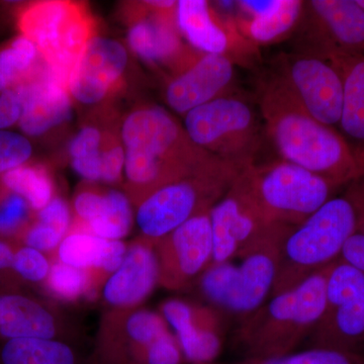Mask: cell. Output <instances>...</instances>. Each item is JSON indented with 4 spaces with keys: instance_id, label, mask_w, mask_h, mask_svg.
<instances>
[{
    "instance_id": "cell-1",
    "label": "cell",
    "mask_w": 364,
    "mask_h": 364,
    "mask_svg": "<svg viewBox=\"0 0 364 364\" xmlns=\"http://www.w3.org/2000/svg\"><path fill=\"white\" fill-rule=\"evenodd\" d=\"M258 93L264 132L280 159L336 186L363 178L355 150L343 135L311 117L274 73L262 81Z\"/></svg>"
},
{
    "instance_id": "cell-2",
    "label": "cell",
    "mask_w": 364,
    "mask_h": 364,
    "mask_svg": "<svg viewBox=\"0 0 364 364\" xmlns=\"http://www.w3.org/2000/svg\"><path fill=\"white\" fill-rule=\"evenodd\" d=\"M119 135L124 176L135 203L165 184L225 163L193 144L183 127L157 105L132 111L124 117Z\"/></svg>"
},
{
    "instance_id": "cell-3",
    "label": "cell",
    "mask_w": 364,
    "mask_h": 364,
    "mask_svg": "<svg viewBox=\"0 0 364 364\" xmlns=\"http://www.w3.org/2000/svg\"><path fill=\"white\" fill-rule=\"evenodd\" d=\"M359 218L360 198L354 188L347 195L330 198L294 227L280 245L273 294L296 287L337 261L345 242L358 230Z\"/></svg>"
},
{
    "instance_id": "cell-4",
    "label": "cell",
    "mask_w": 364,
    "mask_h": 364,
    "mask_svg": "<svg viewBox=\"0 0 364 364\" xmlns=\"http://www.w3.org/2000/svg\"><path fill=\"white\" fill-rule=\"evenodd\" d=\"M332 264L296 287L273 294L250 316L240 332L248 358L293 353L309 330L317 327L326 310V287Z\"/></svg>"
},
{
    "instance_id": "cell-5",
    "label": "cell",
    "mask_w": 364,
    "mask_h": 364,
    "mask_svg": "<svg viewBox=\"0 0 364 364\" xmlns=\"http://www.w3.org/2000/svg\"><path fill=\"white\" fill-rule=\"evenodd\" d=\"M16 26L37 47L54 77L68 90L72 72L97 36V23L88 6L66 0L32 2L18 9Z\"/></svg>"
},
{
    "instance_id": "cell-6",
    "label": "cell",
    "mask_w": 364,
    "mask_h": 364,
    "mask_svg": "<svg viewBox=\"0 0 364 364\" xmlns=\"http://www.w3.org/2000/svg\"><path fill=\"white\" fill-rule=\"evenodd\" d=\"M183 128L198 147L241 171L255 164L264 130L252 102L234 93L188 112Z\"/></svg>"
},
{
    "instance_id": "cell-7",
    "label": "cell",
    "mask_w": 364,
    "mask_h": 364,
    "mask_svg": "<svg viewBox=\"0 0 364 364\" xmlns=\"http://www.w3.org/2000/svg\"><path fill=\"white\" fill-rule=\"evenodd\" d=\"M241 172L223 163L153 191L139 203L136 215L146 240L155 244L191 218L210 210Z\"/></svg>"
},
{
    "instance_id": "cell-8",
    "label": "cell",
    "mask_w": 364,
    "mask_h": 364,
    "mask_svg": "<svg viewBox=\"0 0 364 364\" xmlns=\"http://www.w3.org/2000/svg\"><path fill=\"white\" fill-rule=\"evenodd\" d=\"M212 264L230 262L257 249L284 240L293 228L275 224L262 212L251 188L246 169L210 210Z\"/></svg>"
},
{
    "instance_id": "cell-9",
    "label": "cell",
    "mask_w": 364,
    "mask_h": 364,
    "mask_svg": "<svg viewBox=\"0 0 364 364\" xmlns=\"http://www.w3.org/2000/svg\"><path fill=\"white\" fill-rule=\"evenodd\" d=\"M258 205L270 221L294 228L325 205L338 186L294 163L279 159L246 169Z\"/></svg>"
},
{
    "instance_id": "cell-10",
    "label": "cell",
    "mask_w": 364,
    "mask_h": 364,
    "mask_svg": "<svg viewBox=\"0 0 364 364\" xmlns=\"http://www.w3.org/2000/svg\"><path fill=\"white\" fill-rule=\"evenodd\" d=\"M282 242L243 256L239 265L210 264L200 277L203 296L227 312L252 315L273 291Z\"/></svg>"
},
{
    "instance_id": "cell-11",
    "label": "cell",
    "mask_w": 364,
    "mask_h": 364,
    "mask_svg": "<svg viewBox=\"0 0 364 364\" xmlns=\"http://www.w3.org/2000/svg\"><path fill=\"white\" fill-rule=\"evenodd\" d=\"M314 347L359 353L364 344V273L341 260L328 274L324 316Z\"/></svg>"
},
{
    "instance_id": "cell-12",
    "label": "cell",
    "mask_w": 364,
    "mask_h": 364,
    "mask_svg": "<svg viewBox=\"0 0 364 364\" xmlns=\"http://www.w3.org/2000/svg\"><path fill=\"white\" fill-rule=\"evenodd\" d=\"M273 73L311 117L336 128L343 107V77L332 60L311 54L282 55Z\"/></svg>"
},
{
    "instance_id": "cell-13",
    "label": "cell",
    "mask_w": 364,
    "mask_h": 364,
    "mask_svg": "<svg viewBox=\"0 0 364 364\" xmlns=\"http://www.w3.org/2000/svg\"><path fill=\"white\" fill-rule=\"evenodd\" d=\"M159 263V282L181 289L213 262L210 210L200 213L154 244Z\"/></svg>"
},
{
    "instance_id": "cell-14",
    "label": "cell",
    "mask_w": 364,
    "mask_h": 364,
    "mask_svg": "<svg viewBox=\"0 0 364 364\" xmlns=\"http://www.w3.org/2000/svg\"><path fill=\"white\" fill-rule=\"evenodd\" d=\"M304 13L310 20L305 53L327 59L364 55V11L356 0H312Z\"/></svg>"
},
{
    "instance_id": "cell-15",
    "label": "cell",
    "mask_w": 364,
    "mask_h": 364,
    "mask_svg": "<svg viewBox=\"0 0 364 364\" xmlns=\"http://www.w3.org/2000/svg\"><path fill=\"white\" fill-rule=\"evenodd\" d=\"M177 1H144L130 18L128 43L145 61L188 68L198 59L184 56L176 25Z\"/></svg>"
},
{
    "instance_id": "cell-16",
    "label": "cell",
    "mask_w": 364,
    "mask_h": 364,
    "mask_svg": "<svg viewBox=\"0 0 364 364\" xmlns=\"http://www.w3.org/2000/svg\"><path fill=\"white\" fill-rule=\"evenodd\" d=\"M128 64V51L121 43L95 36L71 73L69 95L85 105L104 102L121 88Z\"/></svg>"
},
{
    "instance_id": "cell-17",
    "label": "cell",
    "mask_w": 364,
    "mask_h": 364,
    "mask_svg": "<svg viewBox=\"0 0 364 364\" xmlns=\"http://www.w3.org/2000/svg\"><path fill=\"white\" fill-rule=\"evenodd\" d=\"M235 63L225 55L202 54L172 78L165 91L167 105L186 116L200 105L230 93Z\"/></svg>"
},
{
    "instance_id": "cell-18",
    "label": "cell",
    "mask_w": 364,
    "mask_h": 364,
    "mask_svg": "<svg viewBox=\"0 0 364 364\" xmlns=\"http://www.w3.org/2000/svg\"><path fill=\"white\" fill-rule=\"evenodd\" d=\"M16 90L21 100L18 124L26 138H42L70 121L72 98L49 67Z\"/></svg>"
},
{
    "instance_id": "cell-19",
    "label": "cell",
    "mask_w": 364,
    "mask_h": 364,
    "mask_svg": "<svg viewBox=\"0 0 364 364\" xmlns=\"http://www.w3.org/2000/svg\"><path fill=\"white\" fill-rule=\"evenodd\" d=\"M161 315L173 329L186 361L214 363L223 346L219 322L214 314L181 299H169L163 304Z\"/></svg>"
},
{
    "instance_id": "cell-20",
    "label": "cell",
    "mask_w": 364,
    "mask_h": 364,
    "mask_svg": "<svg viewBox=\"0 0 364 364\" xmlns=\"http://www.w3.org/2000/svg\"><path fill=\"white\" fill-rule=\"evenodd\" d=\"M159 282V263L155 245L146 240L132 244L121 267L109 275L104 299L117 308H131L142 303Z\"/></svg>"
},
{
    "instance_id": "cell-21",
    "label": "cell",
    "mask_w": 364,
    "mask_h": 364,
    "mask_svg": "<svg viewBox=\"0 0 364 364\" xmlns=\"http://www.w3.org/2000/svg\"><path fill=\"white\" fill-rule=\"evenodd\" d=\"M73 210L83 232L105 240L121 241L133 226L130 198L116 189L81 188L74 196Z\"/></svg>"
},
{
    "instance_id": "cell-22",
    "label": "cell",
    "mask_w": 364,
    "mask_h": 364,
    "mask_svg": "<svg viewBox=\"0 0 364 364\" xmlns=\"http://www.w3.org/2000/svg\"><path fill=\"white\" fill-rule=\"evenodd\" d=\"M176 16L179 33L193 48L203 54L225 55L230 58L235 28L219 20L210 2L179 0Z\"/></svg>"
},
{
    "instance_id": "cell-23",
    "label": "cell",
    "mask_w": 364,
    "mask_h": 364,
    "mask_svg": "<svg viewBox=\"0 0 364 364\" xmlns=\"http://www.w3.org/2000/svg\"><path fill=\"white\" fill-rule=\"evenodd\" d=\"M57 321L37 299L16 291L0 293V338L54 339Z\"/></svg>"
},
{
    "instance_id": "cell-24",
    "label": "cell",
    "mask_w": 364,
    "mask_h": 364,
    "mask_svg": "<svg viewBox=\"0 0 364 364\" xmlns=\"http://www.w3.org/2000/svg\"><path fill=\"white\" fill-rule=\"evenodd\" d=\"M128 247L123 241L100 238L87 232L67 235L58 247L60 262L79 269L100 270L112 274L121 267Z\"/></svg>"
},
{
    "instance_id": "cell-25",
    "label": "cell",
    "mask_w": 364,
    "mask_h": 364,
    "mask_svg": "<svg viewBox=\"0 0 364 364\" xmlns=\"http://www.w3.org/2000/svg\"><path fill=\"white\" fill-rule=\"evenodd\" d=\"M343 77V107L339 127L345 139L364 148V55L331 58Z\"/></svg>"
},
{
    "instance_id": "cell-26",
    "label": "cell",
    "mask_w": 364,
    "mask_h": 364,
    "mask_svg": "<svg viewBox=\"0 0 364 364\" xmlns=\"http://www.w3.org/2000/svg\"><path fill=\"white\" fill-rule=\"evenodd\" d=\"M305 1L279 0L277 6L257 18L241 23V30L251 43L265 45L291 33L303 18Z\"/></svg>"
},
{
    "instance_id": "cell-27",
    "label": "cell",
    "mask_w": 364,
    "mask_h": 364,
    "mask_svg": "<svg viewBox=\"0 0 364 364\" xmlns=\"http://www.w3.org/2000/svg\"><path fill=\"white\" fill-rule=\"evenodd\" d=\"M0 364H77L70 346L56 339L6 340L0 347Z\"/></svg>"
},
{
    "instance_id": "cell-28",
    "label": "cell",
    "mask_w": 364,
    "mask_h": 364,
    "mask_svg": "<svg viewBox=\"0 0 364 364\" xmlns=\"http://www.w3.org/2000/svg\"><path fill=\"white\" fill-rule=\"evenodd\" d=\"M0 186L21 196L33 213L44 208L54 196V181L49 170L31 161L11 169L0 177Z\"/></svg>"
},
{
    "instance_id": "cell-29",
    "label": "cell",
    "mask_w": 364,
    "mask_h": 364,
    "mask_svg": "<svg viewBox=\"0 0 364 364\" xmlns=\"http://www.w3.org/2000/svg\"><path fill=\"white\" fill-rule=\"evenodd\" d=\"M46 66L37 47L23 36L0 48V74L11 87L32 80Z\"/></svg>"
},
{
    "instance_id": "cell-30",
    "label": "cell",
    "mask_w": 364,
    "mask_h": 364,
    "mask_svg": "<svg viewBox=\"0 0 364 364\" xmlns=\"http://www.w3.org/2000/svg\"><path fill=\"white\" fill-rule=\"evenodd\" d=\"M124 328L128 346L119 364H134L150 344L169 331L162 315L148 310L136 311L129 315Z\"/></svg>"
},
{
    "instance_id": "cell-31",
    "label": "cell",
    "mask_w": 364,
    "mask_h": 364,
    "mask_svg": "<svg viewBox=\"0 0 364 364\" xmlns=\"http://www.w3.org/2000/svg\"><path fill=\"white\" fill-rule=\"evenodd\" d=\"M48 291L64 301H75L93 294V279L90 272L57 261L51 264L45 280Z\"/></svg>"
},
{
    "instance_id": "cell-32",
    "label": "cell",
    "mask_w": 364,
    "mask_h": 364,
    "mask_svg": "<svg viewBox=\"0 0 364 364\" xmlns=\"http://www.w3.org/2000/svg\"><path fill=\"white\" fill-rule=\"evenodd\" d=\"M230 364H364V356L360 353L313 347L296 353L272 358H252Z\"/></svg>"
},
{
    "instance_id": "cell-33",
    "label": "cell",
    "mask_w": 364,
    "mask_h": 364,
    "mask_svg": "<svg viewBox=\"0 0 364 364\" xmlns=\"http://www.w3.org/2000/svg\"><path fill=\"white\" fill-rule=\"evenodd\" d=\"M33 210L21 196L0 186V238H20L32 222Z\"/></svg>"
},
{
    "instance_id": "cell-34",
    "label": "cell",
    "mask_w": 364,
    "mask_h": 364,
    "mask_svg": "<svg viewBox=\"0 0 364 364\" xmlns=\"http://www.w3.org/2000/svg\"><path fill=\"white\" fill-rule=\"evenodd\" d=\"M33 146L23 134L0 130V177L30 161Z\"/></svg>"
},
{
    "instance_id": "cell-35",
    "label": "cell",
    "mask_w": 364,
    "mask_h": 364,
    "mask_svg": "<svg viewBox=\"0 0 364 364\" xmlns=\"http://www.w3.org/2000/svg\"><path fill=\"white\" fill-rule=\"evenodd\" d=\"M50 268L51 264L44 253L23 245L16 249L11 272L25 282L39 284L47 279Z\"/></svg>"
},
{
    "instance_id": "cell-36",
    "label": "cell",
    "mask_w": 364,
    "mask_h": 364,
    "mask_svg": "<svg viewBox=\"0 0 364 364\" xmlns=\"http://www.w3.org/2000/svg\"><path fill=\"white\" fill-rule=\"evenodd\" d=\"M109 134V131L100 130L97 124L82 127L69 143L68 152L71 161L100 156Z\"/></svg>"
},
{
    "instance_id": "cell-37",
    "label": "cell",
    "mask_w": 364,
    "mask_h": 364,
    "mask_svg": "<svg viewBox=\"0 0 364 364\" xmlns=\"http://www.w3.org/2000/svg\"><path fill=\"white\" fill-rule=\"evenodd\" d=\"M64 238L65 237L62 236L56 230L33 220L26 228L18 240H21L23 246H28V247L46 253L50 252L54 249H58L60 243Z\"/></svg>"
},
{
    "instance_id": "cell-38",
    "label": "cell",
    "mask_w": 364,
    "mask_h": 364,
    "mask_svg": "<svg viewBox=\"0 0 364 364\" xmlns=\"http://www.w3.org/2000/svg\"><path fill=\"white\" fill-rule=\"evenodd\" d=\"M35 220L48 225L62 236L66 237L72 224L71 208L65 200L55 196L44 208L36 213Z\"/></svg>"
},
{
    "instance_id": "cell-39",
    "label": "cell",
    "mask_w": 364,
    "mask_h": 364,
    "mask_svg": "<svg viewBox=\"0 0 364 364\" xmlns=\"http://www.w3.org/2000/svg\"><path fill=\"white\" fill-rule=\"evenodd\" d=\"M21 114L20 93L0 74V130L18 124Z\"/></svg>"
},
{
    "instance_id": "cell-40",
    "label": "cell",
    "mask_w": 364,
    "mask_h": 364,
    "mask_svg": "<svg viewBox=\"0 0 364 364\" xmlns=\"http://www.w3.org/2000/svg\"><path fill=\"white\" fill-rule=\"evenodd\" d=\"M341 261L364 273V233L356 230L345 242L341 254Z\"/></svg>"
},
{
    "instance_id": "cell-41",
    "label": "cell",
    "mask_w": 364,
    "mask_h": 364,
    "mask_svg": "<svg viewBox=\"0 0 364 364\" xmlns=\"http://www.w3.org/2000/svg\"><path fill=\"white\" fill-rule=\"evenodd\" d=\"M16 249L18 248L14 245V242L0 238V273L1 274L11 272Z\"/></svg>"
},
{
    "instance_id": "cell-42",
    "label": "cell",
    "mask_w": 364,
    "mask_h": 364,
    "mask_svg": "<svg viewBox=\"0 0 364 364\" xmlns=\"http://www.w3.org/2000/svg\"><path fill=\"white\" fill-rule=\"evenodd\" d=\"M355 154L364 174V148H356Z\"/></svg>"
},
{
    "instance_id": "cell-43",
    "label": "cell",
    "mask_w": 364,
    "mask_h": 364,
    "mask_svg": "<svg viewBox=\"0 0 364 364\" xmlns=\"http://www.w3.org/2000/svg\"><path fill=\"white\" fill-rule=\"evenodd\" d=\"M356 2H358V6L364 11V0H356Z\"/></svg>"
}]
</instances>
